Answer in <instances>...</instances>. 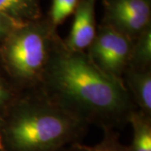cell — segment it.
Segmentation results:
<instances>
[{
  "label": "cell",
  "mask_w": 151,
  "mask_h": 151,
  "mask_svg": "<svg viewBox=\"0 0 151 151\" xmlns=\"http://www.w3.org/2000/svg\"><path fill=\"white\" fill-rule=\"evenodd\" d=\"M50 101L88 126L114 129L137 109L122 80L101 70L86 52L57 37L40 89Z\"/></svg>",
  "instance_id": "cell-1"
},
{
  "label": "cell",
  "mask_w": 151,
  "mask_h": 151,
  "mask_svg": "<svg viewBox=\"0 0 151 151\" xmlns=\"http://www.w3.org/2000/svg\"><path fill=\"white\" fill-rule=\"evenodd\" d=\"M87 127L40 90L22 92L0 120L1 151H59L81 143Z\"/></svg>",
  "instance_id": "cell-2"
},
{
  "label": "cell",
  "mask_w": 151,
  "mask_h": 151,
  "mask_svg": "<svg viewBox=\"0 0 151 151\" xmlns=\"http://www.w3.org/2000/svg\"><path fill=\"white\" fill-rule=\"evenodd\" d=\"M58 36L42 16L19 26L0 47V60L19 92L40 89Z\"/></svg>",
  "instance_id": "cell-3"
},
{
  "label": "cell",
  "mask_w": 151,
  "mask_h": 151,
  "mask_svg": "<svg viewBox=\"0 0 151 151\" xmlns=\"http://www.w3.org/2000/svg\"><path fill=\"white\" fill-rule=\"evenodd\" d=\"M133 40L114 29L101 23L86 54L106 74L122 80L129 62Z\"/></svg>",
  "instance_id": "cell-4"
},
{
  "label": "cell",
  "mask_w": 151,
  "mask_h": 151,
  "mask_svg": "<svg viewBox=\"0 0 151 151\" xmlns=\"http://www.w3.org/2000/svg\"><path fill=\"white\" fill-rule=\"evenodd\" d=\"M102 23L133 41L151 27V0H103Z\"/></svg>",
  "instance_id": "cell-5"
},
{
  "label": "cell",
  "mask_w": 151,
  "mask_h": 151,
  "mask_svg": "<svg viewBox=\"0 0 151 151\" xmlns=\"http://www.w3.org/2000/svg\"><path fill=\"white\" fill-rule=\"evenodd\" d=\"M97 0H80L74 13V19L66 39V47L74 51H84L92 43L97 34L96 23Z\"/></svg>",
  "instance_id": "cell-6"
},
{
  "label": "cell",
  "mask_w": 151,
  "mask_h": 151,
  "mask_svg": "<svg viewBox=\"0 0 151 151\" xmlns=\"http://www.w3.org/2000/svg\"><path fill=\"white\" fill-rule=\"evenodd\" d=\"M122 81L137 109L151 117V68L127 67Z\"/></svg>",
  "instance_id": "cell-7"
},
{
  "label": "cell",
  "mask_w": 151,
  "mask_h": 151,
  "mask_svg": "<svg viewBox=\"0 0 151 151\" xmlns=\"http://www.w3.org/2000/svg\"><path fill=\"white\" fill-rule=\"evenodd\" d=\"M41 0H0V13L19 24H26L43 16Z\"/></svg>",
  "instance_id": "cell-8"
},
{
  "label": "cell",
  "mask_w": 151,
  "mask_h": 151,
  "mask_svg": "<svg viewBox=\"0 0 151 151\" xmlns=\"http://www.w3.org/2000/svg\"><path fill=\"white\" fill-rule=\"evenodd\" d=\"M129 123L133 128V139L128 151H151V117L135 109Z\"/></svg>",
  "instance_id": "cell-9"
},
{
  "label": "cell",
  "mask_w": 151,
  "mask_h": 151,
  "mask_svg": "<svg viewBox=\"0 0 151 151\" xmlns=\"http://www.w3.org/2000/svg\"><path fill=\"white\" fill-rule=\"evenodd\" d=\"M128 67L135 69L151 68V27L134 40Z\"/></svg>",
  "instance_id": "cell-10"
},
{
  "label": "cell",
  "mask_w": 151,
  "mask_h": 151,
  "mask_svg": "<svg viewBox=\"0 0 151 151\" xmlns=\"http://www.w3.org/2000/svg\"><path fill=\"white\" fill-rule=\"evenodd\" d=\"M20 93L0 60V120Z\"/></svg>",
  "instance_id": "cell-11"
},
{
  "label": "cell",
  "mask_w": 151,
  "mask_h": 151,
  "mask_svg": "<svg viewBox=\"0 0 151 151\" xmlns=\"http://www.w3.org/2000/svg\"><path fill=\"white\" fill-rule=\"evenodd\" d=\"M80 0H52L47 19L55 28H57L65 19L74 14Z\"/></svg>",
  "instance_id": "cell-12"
},
{
  "label": "cell",
  "mask_w": 151,
  "mask_h": 151,
  "mask_svg": "<svg viewBox=\"0 0 151 151\" xmlns=\"http://www.w3.org/2000/svg\"><path fill=\"white\" fill-rule=\"evenodd\" d=\"M103 139L96 145L86 146L89 151H128V148L121 144L119 134L113 129H103Z\"/></svg>",
  "instance_id": "cell-13"
},
{
  "label": "cell",
  "mask_w": 151,
  "mask_h": 151,
  "mask_svg": "<svg viewBox=\"0 0 151 151\" xmlns=\"http://www.w3.org/2000/svg\"><path fill=\"white\" fill-rule=\"evenodd\" d=\"M22 25L10 17L0 13V47L19 26Z\"/></svg>",
  "instance_id": "cell-14"
},
{
  "label": "cell",
  "mask_w": 151,
  "mask_h": 151,
  "mask_svg": "<svg viewBox=\"0 0 151 151\" xmlns=\"http://www.w3.org/2000/svg\"><path fill=\"white\" fill-rule=\"evenodd\" d=\"M59 151H89L87 150V147L86 145H84L81 143H78V144H75V145H72L67 146L64 149L60 150Z\"/></svg>",
  "instance_id": "cell-15"
},
{
  "label": "cell",
  "mask_w": 151,
  "mask_h": 151,
  "mask_svg": "<svg viewBox=\"0 0 151 151\" xmlns=\"http://www.w3.org/2000/svg\"><path fill=\"white\" fill-rule=\"evenodd\" d=\"M2 138H1V134H0V151L2 150Z\"/></svg>",
  "instance_id": "cell-16"
}]
</instances>
